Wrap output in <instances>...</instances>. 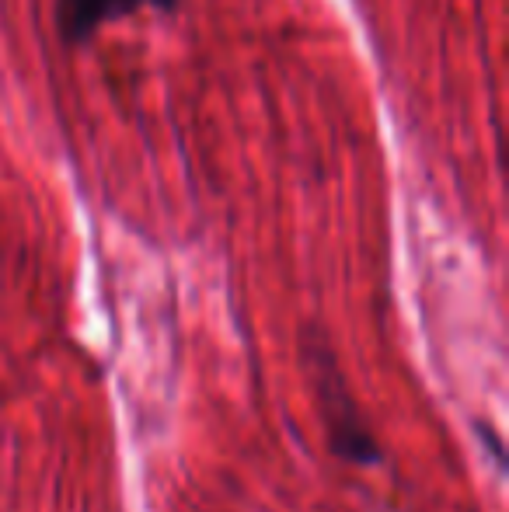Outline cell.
Here are the masks:
<instances>
[{"label": "cell", "mask_w": 509, "mask_h": 512, "mask_svg": "<svg viewBox=\"0 0 509 512\" xmlns=\"http://www.w3.org/2000/svg\"><path fill=\"white\" fill-rule=\"evenodd\" d=\"M304 359L311 370L314 401H318V415L325 422L328 446L339 460L356 467H377L384 460V450L377 443L374 429L367 425L360 405H356L353 391H349L346 377L339 370L335 349L325 338H304Z\"/></svg>", "instance_id": "6da1fadb"}, {"label": "cell", "mask_w": 509, "mask_h": 512, "mask_svg": "<svg viewBox=\"0 0 509 512\" xmlns=\"http://www.w3.org/2000/svg\"><path fill=\"white\" fill-rule=\"evenodd\" d=\"M182 0H53V25L63 46L81 49L95 42L116 21L133 18L136 11L175 14Z\"/></svg>", "instance_id": "7a4b0ae2"}]
</instances>
